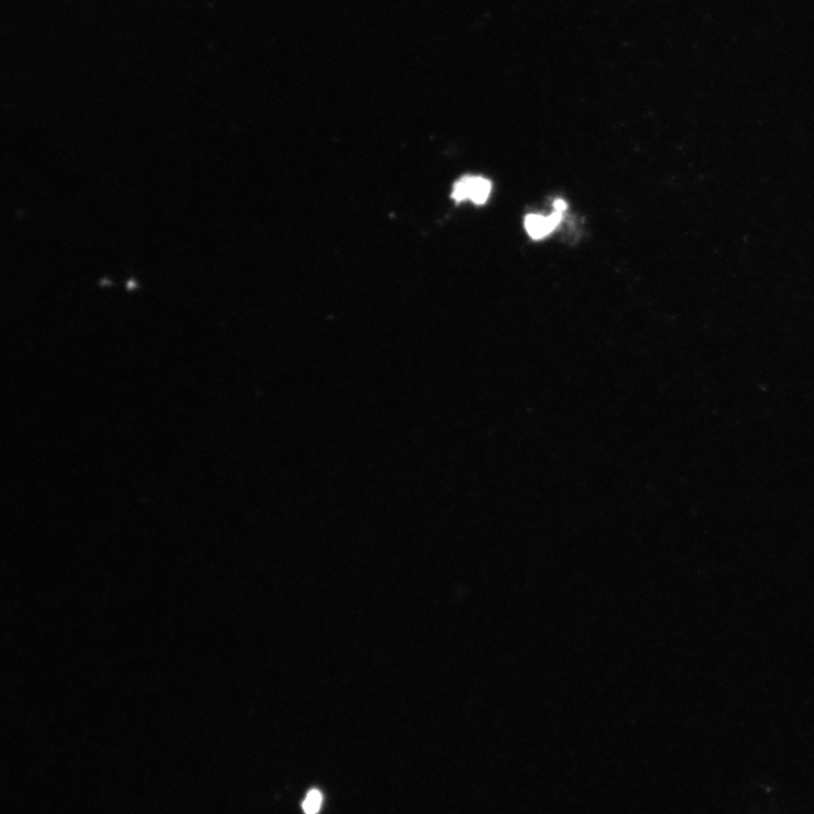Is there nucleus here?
<instances>
[{"label":"nucleus","instance_id":"f257e3e1","mask_svg":"<svg viewBox=\"0 0 814 814\" xmlns=\"http://www.w3.org/2000/svg\"><path fill=\"white\" fill-rule=\"evenodd\" d=\"M491 183L484 177L467 176L458 181L452 187L451 197L456 202L471 201L484 205L490 197Z\"/></svg>","mask_w":814,"mask_h":814},{"label":"nucleus","instance_id":"f03ea898","mask_svg":"<svg viewBox=\"0 0 814 814\" xmlns=\"http://www.w3.org/2000/svg\"><path fill=\"white\" fill-rule=\"evenodd\" d=\"M563 213L554 211L548 216L530 214L526 217V228L531 238L536 241L548 237L562 221Z\"/></svg>","mask_w":814,"mask_h":814},{"label":"nucleus","instance_id":"7ed1b4c3","mask_svg":"<svg viewBox=\"0 0 814 814\" xmlns=\"http://www.w3.org/2000/svg\"><path fill=\"white\" fill-rule=\"evenodd\" d=\"M323 795L318 790H312L303 804L306 814H317L322 807Z\"/></svg>","mask_w":814,"mask_h":814},{"label":"nucleus","instance_id":"20e7f679","mask_svg":"<svg viewBox=\"0 0 814 814\" xmlns=\"http://www.w3.org/2000/svg\"><path fill=\"white\" fill-rule=\"evenodd\" d=\"M553 205L558 212L563 213L567 210V203L563 200H557Z\"/></svg>","mask_w":814,"mask_h":814}]
</instances>
